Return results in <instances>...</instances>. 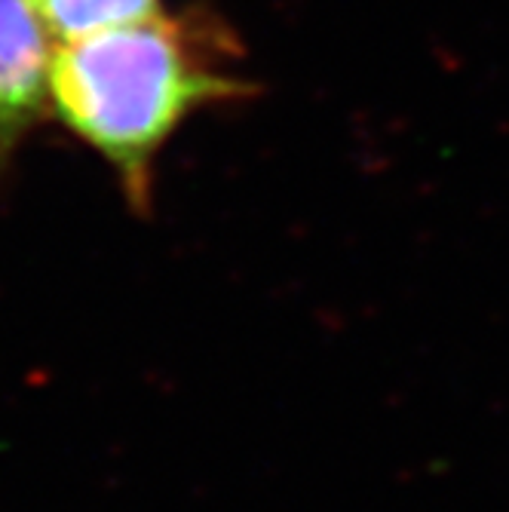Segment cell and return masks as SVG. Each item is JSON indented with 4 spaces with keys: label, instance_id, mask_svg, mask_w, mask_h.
<instances>
[{
    "label": "cell",
    "instance_id": "obj_1",
    "mask_svg": "<svg viewBox=\"0 0 509 512\" xmlns=\"http://www.w3.org/2000/svg\"><path fill=\"white\" fill-rule=\"evenodd\" d=\"M240 50L203 13L145 22L56 43L50 114L96 151L138 215L154 203L157 160L200 108L249 96Z\"/></svg>",
    "mask_w": 509,
    "mask_h": 512
},
{
    "label": "cell",
    "instance_id": "obj_2",
    "mask_svg": "<svg viewBox=\"0 0 509 512\" xmlns=\"http://www.w3.org/2000/svg\"><path fill=\"white\" fill-rule=\"evenodd\" d=\"M53 53L28 0H0V184L28 132L50 114Z\"/></svg>",
    "mask_w": 509,
    "mask_h": 512
},
{
    "label": "cell",
    "instance_id": "obj_3",
    "mask_svg": "<svg viewBox=\"0 0 509 512\" xmlns=\"http://www.w3.org/2000/svg\"><path fill=\"white\" fill-rule=\"evenodd\" d=\"M56 43L83 40L102 31L160 16V0H28Z\"/></svg>",
    "mask_w": 509,
    "mask_h": 512
}]
</instances>
